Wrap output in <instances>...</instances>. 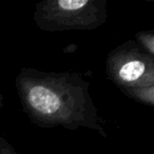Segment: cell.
<instances>
[{"instance_id":"3","label":"cell","mask_w":154,"mask_h":154,"mask_svg":"<svg viewBox=\"0 0 154 154\" xmlns=\"http://www.w3.org/2000/svg\"><path fill=\"white\" fill-rule=\"evenodd\" d=\"M106 74L119 90L154 86V56L128 40L109 52Z\"/></svg>"},{"instance_id":"7","label":"cell","mask_w":154,"mask_h":154,"mask_svg":"<svg viewBox=\"0 0 154 154\" xmlns=\"http://www.w3.org/2000/svg\"><path fill=\"white\" fill-rule=\"evenodd\" d=\"M5 108V96L1 92H0V109Z\"/></svg>"},{"instance_id":"4","label":"cell","mask_w":154,"mask_h":154,"mask_svg":"<svg viewBox=\"0 0 154 154\" xmlns=\"http://www.w3.org/2000/svg\"><path fill=\"white\" fill-rule=\"evenodd\" d=\"M120 91L127 97L137 101V103H140L146 106H150V107L154 106V86L125 89V90Z\"/></svg>"},{"instance_id":"6","label":"cell","mask_w":154,"mask_h":154,"mask_svg":"<svg viewBox=\"0 0 154 154\" xmlns=\"http://www.w3.org/2000/svg\"><path fill=\"white\" fill-rule=\"evenodd\" d=\"M0 154H19L18 151L5 138L0 136Z\"/></svg>"},{"instance_id":"5","label":"cell","mask_w":154,"mask_h":154,"mask_svg":"<svg viewBox=\"0 0 154 154\" xmlns=\"http://www.w3.org/2000/svg\"><path fill=\"white\" fill-rule=\"evenodd\" d=\"M136 43L148 54L154 56V31H140L135 34Z\"/></svg>"},{"instance_id":"2","label":"cell","mask_w":154,"mask_h":154,"mask_svg":"<svg viewBox=\"0 0 154 154\" xmlns=\"http://www.w3.org/2000/svg\"><path fill=\"white\" fill-rule=\"evenodd\" d=\"M107 0H43L35 5L33 19L45 32L92 31L107 21Z\"/></svg>"},{"instance_id":"1","label":"cell","mask_w":154,"mask_h":154,"mask_svg":"<svg viewBox=\"0 0 154 154\" xmlns=\"http://www.w3.org/2000/svg\"><path fill=\"white\" fill-rule=\"evenodd\" d=\"M22 111L39 128L90 129L107 137L103 118L90 94V82L76 72H43L22 68L15 78Z\"/></svg>"}]
</instances>
